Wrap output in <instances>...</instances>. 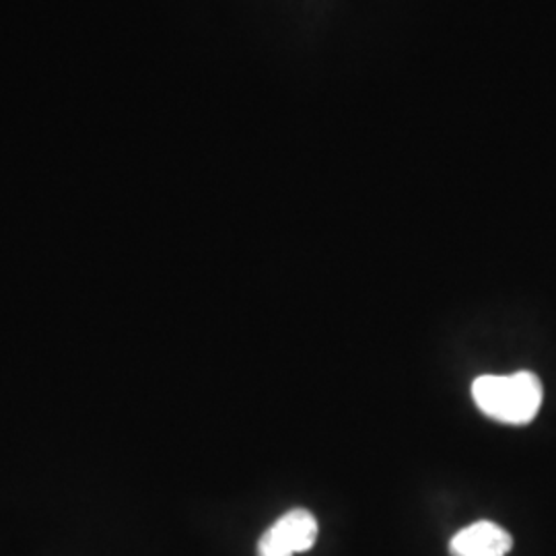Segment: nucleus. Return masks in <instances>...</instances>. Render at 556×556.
I'll return each mask as SVG.
<instances>
[{"label": "nucleus", "instance_id": "1", "mask_svg": "<svg viewBox=\"0 0 556 556\" xmlns=\"http://www.w3.org/2000/svg\"><path fill=\"white\" fill-rule=\"evenodd\" d=\"M472 397L486 417L505 425H528L542 406V381L532 371L511 376H480L472 383Z\"/></svg>", "mask_w": 556, "mask_h": 556}, {"label": "nucleus", "instance_id": "2", "mask_svg": "<svg viewBox=\"0 0 556 556\" xmlns=\"http://www.w3.org/2000/svg\"><path fill=\"white\" fill-rule=\"evenodd\" d=\"M318 519L307 509H291L262 534L258 556H293L307 553L318 540Z\"/></svg>", "mask_w": 556, "mask_h": 556}, {"label": "nucleus", "instance_id": "3", "mask_svg": "<svg viewBox=\"0 0 556 556\" xmlns=\"http://www.w3.org/2000/svg\"><path fill=\"white\" fill-rule=\"evenodd\" d=\"M514 538L493 521H477L459 530L450 542L452 556H507Z\"/></svg>", "mask_w": 556, "mask_h": 556}]
</instances>
